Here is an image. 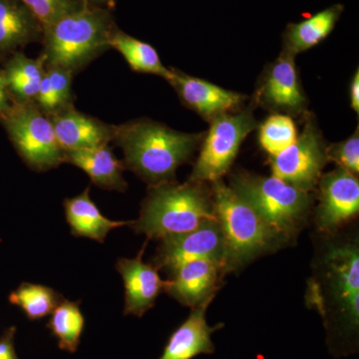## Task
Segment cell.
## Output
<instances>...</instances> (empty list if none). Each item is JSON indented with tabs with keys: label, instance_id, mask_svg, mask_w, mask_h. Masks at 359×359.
Listing matches in <instances>:
<instances>
[{
	"label": "cell",
	"instance_id": "cell-1",
	"mask_svg": "<svg viewBox=\"0 0 359 359\" xmlns=\"http://www.w3.org/2000/svg\"><path fill=\"white\" fill-rule=\"evenodd\" d=\"M306 302L323 318L328 346L337 355L355 353L359 330V248L355 241L328 245L309 283Z\"/></svg>",
	"mask_w": 359,
	"mask_h": 359
},
{
	"label": "cell",
	"instance_id": "cell-2",
	"mask_svg": "<svg viewBox=\"0 0 359 359\" xmlns=\"http://www.w3.org/2000/svg\"><path fill=\"white\" fill-rule=\"evenodd\" d=\"M201 137L140 120L115 126L114 140L124 152L126 167L154 186L173 181L177 169L190 159Z\"/></svg>",
	"mask_w": 359,
	"mask_h": 359
},
{
	"label": "cell",
	"instance_id": "cell-3",
	"mask_svg": "<svg viewBox=\"0 0 359 359\" xmlns=\"http://www.w3.org/2000/svg\"><path fill=\"white\" fill-rule=\"evenodd\" d=\"M215 219L212 193L204 183L168 182L152 186L142 205L140 217L130 226L148 240L161 241L195 230Z\"/></svg>",
	"mask_w": 359,
	"mask_h": 359
},
{
	"label": "cell",
	"instance_id": "cell-4",
	"mask_svg": "<svg viewBox=\"0 0 359 359\" xmlns=\"http://www.w3.org/2000/svg\"><path fill=\"white\" fill-rule=\"evenodd\" d=\"M114 32L109 13L82 2L42 30L45 66H56L74 73L106 49Z\"/></svg>",
	"mask_w": 359,
	"mask_h": 359
},
{
	"label": "cell",
	"instance_id": "cell-5",
	"mask_svg": "<svg viewBox=\"0 0 359 359\" xmlns=\"http://www.w3.org/2000/svg\"><path fill=\"white\" fill-rule=\"evenodd\" d=\"M212 196L215 214L226 242V273L244 268L257 257L275 252L285 244L261 216L221 180L212 183Z\"/></svg>",
	"mask_w": 359,
	"mask_h": 359
},
{
	"label": "cell",
	"instance_id": "cell-6",
	"mask_svg": "<svg viewBox=\"0 0 359 359\" xmlns=\"http://www.w3.org/2000/svg\"><path fill=\"white\" fill-rule=\"evenodd\" d=\"M231 188L248 203L283 242L302 230L311 209L309 192L275 176L233 175Z\"/></svg>",
	"mask_w": 359,
	"mask_h": 359
},
{
	"label": "cell",
	"instance_id": "cell-7",
	"mask_svg": "<svg viewBox=\"0 0 359 359\" xmlns=\"http://www.w3.org/2000/svg\"><path fill=\"white\" fill-rule=\"evenodd\" d=\"M0 122L18 154L36 171H47L65 162L49 116L35 102L13 103Z\"/></svg>",
	"mask_w": 359,
	"mask_h": 359
},
{
	"label": "cell",
	"instance_id": "cell-8",
	"mask_svg": "<svg viewBox=\"0 0 359 359\" xmlns=\"http://www.w3.org/2000/svg\"><path fill=\"white\" fill-rule=\"evenodd\" d=\"M256 125L250 111L228 113L212 119L189 181L214 183L221 180L233 164L243 141Z\"/></svg>",
	"mask_w": 359,
	"mask_h": 359
},
{
	"label": "cell",
	"instance_id": "cell-9",
	"mask_svg": "<svg viewBox=\"0 0 359 359\" xmlns=\"http://www.w3.org/2000/svg\"><path fill=\"white\" fill-rule=\"evenodd\" d=\"M327 161L320 135L309 124L290 147L271 156V172L276 178L309 192L318 185Z\"/></svg>",
	"mask_w": 359,
	"mask_h": 359
},
{
	"label": "cell",
	"instance_id": "cell-10",
	"mask_svg": "<svg viewBox=\"0 0 359 359\" xmlns=\"http://www.w3.org/2000/svg\"><path fill=\"white\" fill-rule=\"evenodd\" d=\"M197 259L218 262L224 269L226 242L218 219H211L188 233L161 240L153 264L171 273L181 264Z\"/></svg>",
	"mask_w": 359,
	"mask_h": 359
},
{
	"label": "cell",
	"instance_id": "cell-11",
	"mask_svg": "<svg viewBox=\"0 0 359 359\" xmlns=\"http://www.w3.org/2000/svg\"><path fill=\"white\" fill-rule=\"evenodd\" d=\"M318 185L320 202L316 212V224L323 233H334L358 215V179L339 168L321 175Z\"/></svg>",
	"mask_w": 359,
	"mask_h": 359
},
{
	"label": "cell",
	"instance_id": "cell-12",
	"mask_svg": "<svg viewBox=\"0 0 359 359\" xmlns=\"http://www.w3.org/2000/svg\"><path fill=\"white\" fill-rule=\"evenodd\" d=\"M224 266L218 262L197 259L188 262L171 271L166 292L183 306L194 309L212 302L221 287Z\"/></svg>",
	"mask_w": 359,
	"mask_h": 359
},
{
	"label": "cell",
	"instance_id": "cell-13",
	"mask_svg": "<svg viewBox=\"0 0 359 359\" xmlns=\"http://www.w3.org/2000/svg\"><path fill=\"white\" fill-rule=\"evenodd\" d=\"M146 244L134 259H118L116 269L125 285V316L142 318L154 306L161 292H166L169 280L161 278L154 264L143 262Z\"/></svg>",
	"mask_w": 359,
	"mask_h": 359
},
{
	"label": "cell",
	"instance_id": "cell-14",
	"mask_svg": "<svg viewBox=\"0 0 359 359\" xmlns=\"http://www.w3.org/2000/svg\"><path fill=\"white\" fill-rule=\"evenodd\" d=\"M294 55L283 50L257 91V102L273 110L299 113L306 105L295 69Z\"/></svg>",
	"mask_w": 359,
	"mask_h": 359
},
{
	"label": "cell",
	"instance_id": "cell-15",
	"mask_svg": "<svg viewBox=\"0 0 359 359\" xmlns=\"http://www.w3.org/2000/svg\"><path fill=\"white\" fill-rule=\"evenodd\" d=\"M179 96L196 112L207 119H215L242 105L245 96L199 79L172 70L169 80Z\"/></svg>",
	"mask_w": 359,
	"mask_h": 359
},
{
	"label": "cell",
	"instance_id": "cell-16",
	"mask_svg": "<svg viewBox=\"0 0 359 359\" xmlns=\"http://www.w3.org/2000/svg\"><path fill=\"white\" fill-rule=\"evenodd\" d=\"M56 138L65 152L108 145L114 140L115 126H108L67 106L49 116Z\"/></svg>",
	"mask_w": 359,
	"mask_h": 359
},
{
	"label": "cell",
	"instance_id": "cell-17",
	"mask_svg": "<svg viewBox=\"0 0 359 359\" xmlns=\"http://www.w3.org/2000/svg\"><path fill=\"white\" fill-rule=\"evenodd\" d=\"M211 302H204L192 309L189 318L171 334L158 359H193L201 354L215 353L212 335L224 325H208L205 313Z\"/></svg>",
	"mask_w": 359,
	"mask_h": 359
},
{
	"label": "cell",
	"instance_id": "cell-18",
	"mask_svg": "<svg viewBox=\"0 0 359 359\" xmlns=\"http://www.w3.org/2000/svg\"><path fill=\"white\" fill-rule=\"evenodd\" d=\"M41 36L39 21L20 0H0V60Z\"/></svg>",
	"mask_w": 359,
	"mask_h": 359
},
{
	"label": "cell",
	"instance_id": "cell-19",
	"mask_svg": "<svg viewBox=\"0 0 359 359\" xmlns=\"http://www.w3.org/2000/svg\"><path fill=\"white\" fill-rule=\"evenodd\" d=\"M65 162L70 163L88 175L96 186L106 190L124 192L127 183L123 178L124 165L108 145L65 152Z\"/></svg>",
	"mask_w": 359,
	"mask_h": 359
},
{
	"label": "cell",
	"instance_id": "cell-20",
	"mask_svg": "<svg viewBox=\"0 0 359 359\" xmlns=\"http://www.w3.org/2000/svg\"><path fill=\"white\" fill-rule=\"evenodd\" d=\"M66 221L71 233L75 237L91 238L103 243L108 233L120 226H130L132 222L112 221L103 216L95 203L90 197V188L83 193L65 201Z\"/></svg>",
	"mask_w": 359,
	"mask_h": 359
},
{
	"label": "cell",
	"instance_id": "cell-21",
	"mask_svg": "<svg viewBox=\"0 0 359 359\" xmlns=\"http://www.w3.org/2000/svg\"><path fill=\"white\" fill-rule=\"evenodd\" d=\"M344 11L342 4H334L306 20L290 23L283 33V50L295 55L320 44L334 32Z\"/></svg>",
	"mask_w": 359,
	"mask_h": 359
},
{
	"label": "cell",
	"instance_id": "cell-22",
	"mask_svg": "<svg viewBox=\"0 0 359 359\" xmlns=\"http://www.w3.org/2000/svg\"><path fill=\"white\" fill-rule=\"evenodd\" d=\"M44 72L43 56L33 59L21 52L11 54L2 73L13 102H35Z\"/></svg>",
	"mask_w": 359,
	"mask_h": 359
},
{
	"label": "cell",
	"instance_id": "cell-23",
	"mask_svg": "<svg viewBox=\"0 0 359 359\" xmlns=\"http://www.w3.org/2000/svg\"><path fill=\"white\" fill-rule=\"evenodd\" d=\"M110 47L116 49L126 59L132 69L137 72L149 73L165 78L169 81L172 69L163 65L154 47L130 36L126 33L114 30L110 39Z\"/></svg>",
	"mask_w": 359,
	"mask_h": 359
},
{
	"label": "cell",
	"instance_id": "cell-24",
	"mask_svg": "<svg viewBox=\"0 0 359 359\" xmlns=\"http://www.w3.org/2000/svg\"><path fill=\"white\" fill-rule=\"evenodd\" d=\"M85 320L79 302L63 299L52 311L47 328L58 340L61 351L75 353L84 330Z\"/></svg>",
	"mask_w": 359,
	"mask_h": 359
},
{
	"label": "cell",
	"instance_id": "cell-25",
	"mask_svg": "<svg viewBox=\"0 0 359 359\" xmlns=\"http://www.w3.org/2000/svg\"><path fill=\"white\" fill-rule=\"evenodd\" d=\"M73 72L56 66H45L35 103L47 116L71 105V82Z\"/></svg>",
	"mask_w": 359,
	"mask_h": 359
},
{
	"label": "cell",
	"instance_id": "cell-26",
	"mask_svg": "<svg viewBox=\"0 0 359 359\" xmlns=\"http://www.w3.org/2000/svg\"><path fill=\"white\" fill-rule=\"evenodd\" d=\"M62 299V295L51 287L29 283H21L8 297L9 302L22 309L30 320L49 316Z\"/></svg>",
	"mask_w": 359,
	"mask_h": 359
},
{
	"label": "cell",
	"instance_id": "cell-27",
	"mask_svg": "<svg viewBox=\"0 0 359 359\" xmlns=\"http://www.w3.org/2000/svg\"><path fill=\"white\" fill-rule=\"evenodd\" d=\"M297 130L294 120L287 115L269 116L259 127L262 147L271 156L278 155L297 140Z\"/></svg>",
	"mask_w": 359,
	"mask_h": 359
},
{
	"label": "cell",
	"instance_id": "cell-28",
	"mask_svg": "<svg viewBox=\"0 0 359 359\" xmlns=\"http://www.w3.org/2000/svg\"><path fill=\"white\" fill-rule=\"evenodd\" d=\"M33 13L41 25L42 30L77 8L82 0H20Z\"/></svg>",
	"mask_w": 359,
	"mask_h": 359
},
{
	"label": "cell",
	"instance_id": "cell-29",
	"mask_svg": "<svg viewBox=\"0 0 359 359\" xmlns=\"http://www.w3.org/2000/svg\"><path fill=\"white\" fill-rule=\"evenodd\" d=\"M327 159L334 161L340 169L358 175L359 172L358 129L351 138L327 148Z\"/></svg>",
	"mask_w": 359,
	"mask_h": 359
},
{
	"label": "cell",
	"instance_id": "cell-30",
	"mask_svg": "<svg viewBox=\"0 0 359 359\" xmlns=\"http://www.w3.org/2000/svg\"><path fill=\"white\" fill-rule=\"evenodd\" d=\"M15 332V327H11L0 337V359H20L14 347Z\"/></svg>",
	"mask_w": 359,
	"mask_h": 359
},
{
	"label": "cell",
	"instance_id": "cell-31",
	"mask_svg": "<svg viewBox=\"0 0 359 359\" xmlns=\"http://www.w3.org/2000/svg\"><path fill=\"white\" fill-rule=\"evenodd\" d=\"M13 104V100H11L8 90H7L4 73H2V70H0V118L6 114L7 111L11 109Z\"/></svg>",
	"mask_w": 359,
	"mask_h": 359
},
{
	"label": "cell",
	"instance_id": "cell-32",
	"mask_svg": "<svg viewBox=\"0 0 359 359\" xmlns=\"http://www.w3.org/2000/svg\"><path fill=\"white\" fill-rule=\"evenodd\" d=\"M351 107L356 113L359 112V72L356 71L351 85Z\"/></svg>",
	"mask_w": 359,
	"mask_h": 359
},
{
	"label": "cell",
	"instance_id": "cell-33",
	"mask_svg": "<svg viewBox=\"0 0 359 359\" xmlns=\"http://www.w3.org/2000/svg\"><path fill=\"white\" fill-rule=\"evenodd\" d=\"M86 4H92V6H108L112 4L113 0H82Z\"/></svg>",
	"mask_w": 359,
	"mask_h": 359
}]
</instances>
